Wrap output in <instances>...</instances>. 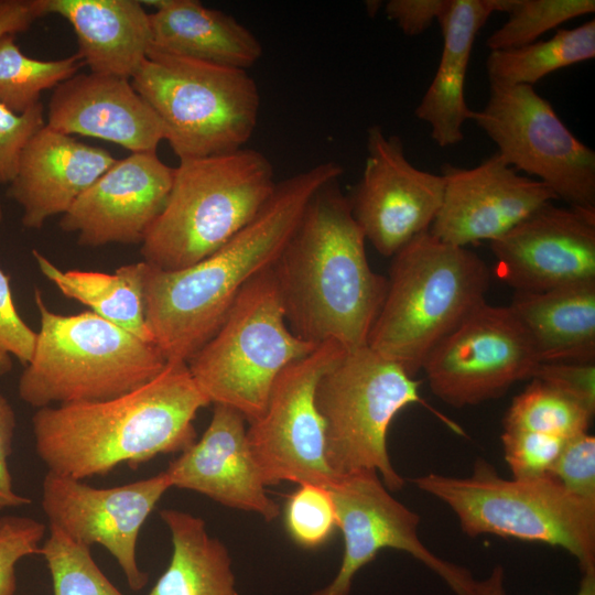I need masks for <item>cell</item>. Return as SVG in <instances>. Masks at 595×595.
<instances>
[{
	"instance_id": "44",
	"label": "cell",
	"mask_w": 595,
	"mask_h": 595,
	"mask_svg": "<svg viewBox=\"0 0 595 595\" xmlns=\"http://www.w3.org/2000/svg\"><path fill=\"white\" fill-rule=\"evenodd\" d=\"M580 588L576 595H595V570L582 573ZM504 569L497 565L490 575L482 581H476L478 595H507L504 586Z\"/></svg>"
},
{
	"instance_id": "10",
	"label": "cell",
	"mask_w": 595,
	"mask_h": 595,
	"mask_svg": "<svg viewBox=\"0 0 595 595\" xmlns=\"http://www.w3.org/2000/svg\"><path fill=\"white\" fill-rule=\"evenodd\" d=\"M419 386L400 365L368 346L347 350L321 377L315 403L324 421L326 456L335 475L375 469L389 490L401 489L404 479L390 461L387 437L394 416L414 403L462 433L420 397Z\"/></svg>"
},
{
	"instance_id": "3",
	"label": "cell",
	"mask_w": 595,
	"mask_h": 595,
	"mask_svg": "<svg viewBox=\"0 0 595 595\" xmlns=\"http://www.w3.org/2000/svg\"><path fill=\"white\" fill-rule=\"evenodd\" d=\"M210 404L187 364L169 360L149 382L100 401L44 407L32 416L35 451L48 472L84 480L196 441L194 420Z\"/></svg>"
},
{
	"instance_id": "43",
	"label": "cell",
	"mask_w": 595,
	"mask_h": 595,
	"mask_svg": "<svg viewBox=\"0 0 595 595\" xmlns=\"http://www.w3.org/2000/svg\"><path fill=\"white\" fill-rule=\"evenodd\" d=\"M43 15V0H0V39L26 31Z\"/></svg>"
},
{
	"instance_id": "16",
	"label": "cell",
	"mask_w": 595,
	"mask_h": 595,
	"mask_svg": "<svg viewBox=\"0 0 595 595\" xmlns=\"http://www.w3.org/2000/svg\"><path fill=\"white\" fill-rule=\"evenodd\" d=\"M366 145L363 174L348 199L366 241L393 257L429 231L442 205L445 178L415 167L401 139L386 136L380 126L368 128Z\"/></svg>"
},
{
	"instance_id": "15",
	"label": "cell",
	"mask_w": 595,
	"mask_h": 595,
	"mask_svg": "<svg viewBox=\"0 0 595 595\" xmlns=\"http://www.w3.org/2000/svg\"><path fill=\"white\" fill-rule=\"evenodd\" d=\"M170 488L165 470L110 488L91 487L47 470L41 505L48 527L82 545L104 547L121 569L130 589L141 591L149 575L137 559L140 530Z\"/></svg>"
},
{
	"instance_id": "42",
	"label": "cell",
	"mask_w": 595,
	"mask_h": 595,
	"mask_svg": "<svg viewBox=\"0 0 595 595\" xmlns=\"http://www.w3.org/2000/svg\"><path fill=\"white\" fill-rule=\"evenodd\" d=\"M15 426L14 409L9 400L0 393V510L31 504V499L14 490L9 469Z\"/></svg>"
},
{
	"instance_id": "36",
	"label": "cell",
	"mask_w": 595,
	"mask_h": 595,
	"mask_svg": "<svg viewBox=\"0 0 595 595\" xmlns=\"http://www.w3.org/2000/svg\"><path fill=\"white\" fill-rule=\"evenodd\" d=\"M45 532V524L34 518L0 517V595H15L17 564L23 558L41 554Z\"/></svg>"
},
{
	"instance_id": "5",
	"label": "cell",
	"mask_w": 595,
	"mask_h": 595,
	"mask_svg": "<svg viewBox=\"0 0 595 595\" xmlns=\"http://www.w3.org/2000/svg\"><path fill=\"white\" fill-rule=\"evenodd\" d=\"M277 183L273 164L255 149L180 160L164 208L141 244L142 261L175 271L203 260L255 218Z\"/></svg>"
},
{
	"instance_id": "7",
	"label": "cell",
	"mask_w": 595,
	"mask_h": 595,
	"mask_svg": "<svg viewBox=\"0 0 595 595\" xmlns=\"http://www.w3.org/2000/svg\"><path fill=\"white\" fill-rule=\"evenodd\" d=\"M412 482L446 504L469 537L491 533L560 547L582 573L595 570V501L573 495L551 475L506 479L477 458L467 477L430 473Z\"/></svg>"
},
{
	"instance_id": "45",
	"label": "cell",
	"mask_w": 595,
	"mask_h": 595,
	"mask_svg": "<svg viewBox=\"0 0 595 595\" xmlns=\"http://www.w3.org/2000/svg\"><path fill=\"white\" fill-rule=\"evenodd\" d=\"M2 218H3V210H2L1 203H0V223H1Z\"/></svg>"
},
{
	"instance_id": "1",
	"label": "cell",
	"mask_w": 595,
	"mask_h": 595,
	"mask_svg": "<svg viewBox=\"0 0 595 595\" xmlns=\"http://www.w3.org/2000/svg\"><path fill=\"white\" fill-rule=\"evenodd\" d=\"M343 173L340 164L326 161L278 182L251 221L187 268L164 271L145 263V323L166 361L187 363L215 334L242 288L274 264L313 195Z\"/></svg>"
},
{
	"instance_id": "9",
	"label": "cell",
	"mask_w": 595,
	"mask_h": 595,
	"mask_svg": "<svg viewBox=\"0 0 595 595\" xmlns=\"http://www.w3.org/2000/svg\"><path fill=\"white\" fill-rule=\"evenodd\" d=\"M317 346L289 328L271 267L242 288L186 364L210 403L229 407L250 423L263 413L278 376Z\"/></svg>"
},
{
	"instance_id": "2",
	"label": "cell",
	"mask_w": 595,
	"mask_h": 595,
	"mask_svg": "<svg viewBox=\"0 0 595 595\" xmlns=\"http://www.w3.org/2000/svg\"><path fill=\"white\" fill-rule=\"evenodd\" d=\"M338 180L313 195L272 271L294 335L354 350L367 346L387 279L368 262L366 238Z\"/></svg>"
},
{
	"instance_id": "11",
	"label": "cell",
	"mask_w": 595,
	"mask_h": 595,
	"mask_svg": "<svg viewBox=\"0 0 595 595\" xmlns=\"http://www.w3.org/2000/svg\"><path fill=\"white\" fill-rule=\"evenodd\" d=\"M473 120L516 171L545 184L569 206L595 209V152L580 141L549 100L528 85H490Z\"/></svg>"
},
{
	"instance_id": "25",
	"label": "cell",
	"mask_w": 595,
	"mask_h": 595,
	"mask_svg": "<svg viewBox=\"0 0 595 595\" xmlns=\"http://www.w3.org/2000/svg\"><path fill=\"white\" fill-rule=\"evenodd\" d=\"M493 14L487 0H451L437 20L443 48L435 75L415 116L431 128V138L445 148L464 139L463 125L469 120L464 86L473 45L479 30Z\"/></svg>"
},
{
	"instance_id": "12",
	"label": "cell",
	"mask_w": 595,
	"mask_h": 595,
	"mask_svg": "<svg viewBox=\"0 0 595 595\" xmlns=\"http://www.w3.org/2000/svg\"><path fill=\"white\" fill-rule=\"evenodd\" d=\"M346 351L327 340L290 364L275 379L263 413L249 423L248 445L266 486L291 482L328 487L337 477L327 461L315 391Z\"/></svg>"
},
{
	"instance_id": "30",
	"label": "cell",
	"mask_w": 595,
	"mask_h": 595,
	"mask_svg": "<svg viewBox=\"0 0 595 595\" xmlns=\"http://www.w3.org/2000/svg\"><path fill=\"white\" fill-rule=\"evenodd\" d=\"M595 408L544 381L531 383L509 407L504 429L523 430L570 440L586 433Z\"/></svg>"
},
{
	"instance_id": "6",
	"label": "cell",
	"mask_w": 595,
	"mask_h": 595,
	"mask_svg": "<svg viewBox=\"0 0 595 595\" xmlns=\"http://www.w3.org/2000/svg\"><path fill=\"white\" fill-rule=\"evenodd\" d=\"M34 302L40 331L18 382L20 399L31 407L115 398L149 382L167 363L154 344L91 311L55 313L40 290Z\"/></svg>"
},
{
	"instance_id": "19",
	"label": "cell",
	"mask_w": 595,
	"mask_h": 595,
	"mask_svg": "<svg viewBox=\"0 0 595 595\" xmlns=\"http://www.w3.org/2000/svg\"><path fill=\"white\" fill-rule=\"evenodd\" d=\"M173 170L156 152L117 160L62 215L60 227L84 247L142 244L166 203Z\"/></svg>"
},
{
	"instance_id": "22",
	"label": "cell",
	"mask_w": 595,
	"mask_h": 595,
	"mask_svg": "<svg viewBox=\"0 0 595 595\" xmlns=\"http://www.w3.org/2000/svg\"><path fill=\"white\" fill-rule=\"evenodd\" d=\"M117 160L105 149L42 127L22 151L8 194L23 210L22 224L41 228L74 202Z\"/></svg>"
},
{
	"instance_id": "28",
	"label": "cell",
	"mask_w": 595,
	"mask_h": 595,
	"mask_svg": "<svg viewBox=\"0 0 595 595\" xmlns=\"http://www.w3.org/2000/svg\"><path fill=\"white\" fill-rule=\"evenodd\" d=\"M32 256L41 273L63 295L89 306L99 317L138 338L152 343L144 316V261L122 266L113 273H105L60 269L35 249Z\"/></svg>"
},
{
	"instance_id": "39",
	"label": "cell",
	"mask_w": 595,
	"mask_h": 595,
	"mask_svg": "<svg viewBox=\"0 0 595 595\" xmlns=\"http://www.w3.org/2000/svg\"><path fill=\"white\" fill-rule=\"evenodd\" d=\"M45 125L41 101L20 115L0 104V184L13 181L23 149Z\"/></svg>"
},
{
	"instance_id": "13",
	"label": "cell",
	"mask_w": 595,
	"mask_h": 595,
	"mask_svg": "<svg viewBox=\"0 0 595 595\" xmlns=\"http://www.w3.org/2000/svg\"><path fill=\"white\" fill-rule=\"evenodd\" d=\"M539 364L509 305L484 303L430 353L422 369L439 399L463 408L504 396L531 379Z\"/></svg>"
},
{
	"instance_id": "32",
	"label": "cell",
	"mask_w": 595,
	"mask_h": 595,
	"mask_svg": "<svg viewBox=\"0 0 595 595\" xmlns=\"http://www.w3.org/2000/svg\"><path fill=\"white\" fill-rule=\"evenodd\" d=\"M41 555L51 575L53 595H125L97 565L89 547L72 541L55 528L48 527Z\"/></svg>"
},
{
	"instance_id": "38",
	"label": "cell",
	"mask_w": 595,
	"mask_h": 595,
	"mask_svg": "<svg viewBox=\"0 0 595 595\" xmlns=\"http://www.w3.org/2000/svg\"><path fill=\"white\" fill-rule=\"evenodd\" d=\"M37 332H34L19 315L10 286L9 277L0 269V376L12 368L11 356L22 365L32 359Z\"/></svg>"
},
{
	"instance_id": "41",
	"label": "cell",
	"mask_w": 595,
	"mask_h": 595,
	"mask_svg": "<svg viewBox=\"0 0 595 595\" xmlns=\"http://www.w3.org/2000/svg\"><path fill=\"white\" fill-rule=\"evenodd\" d=\"M451 0H389L385 4L386 15L401 31L414 36L426 31L447 10Z\"/></svg>"
},
{
	"instance_id": "37",
	"label": "cell",
	"mask_w": 595,
	"mask_h": 595,
	"mask_svg": "<svg viewBox=\"0 0 595 595\" xmlns=\"http://www.w3.org/2000/svg\"><path fill=\"white\" fill-rule=\"evenodd\" d=\"M550 475L573 495L595 501V437L588 432L567 440Z\"/></svg>"
},
{
	"instance_id": "14",
	"label": "cell",
	"mask_w": 595,
	"mask_h": 595,
	"mask_svg": "<svg viewBox=\"0 0 595 595\" xmlns=\"http://www.w3.org/2000/svg\"><path fill=\"white\" fill-rule=\"evenodd\" d=\"M327 488L344 553L335 577L313 595H349L357 572L382 549L409 553L442 577L455 595H478L467 569L436 556L421 542L420 517L390 494L375 469L339 475Z\"/></svg>"
},
{
	"instance_id": "4",
	"label": "cell",
	"mask_w": 595,
	"mask_h": 595,
	"mask_svg": "<svg viewBox=\"0 0 595 595\" xmlns=\"http://www.w3.org/2000/svg\"><path fill=\"white\" fill-rule=\"evenodd\" d=\"M392 258L367 346L414 377L430 353L486 303L490 275L475 252L429 231Z\"/></svg>"
},
{
	"instance_id": "8",
	"label": "cell",
	"mask_w": 595,
	"mask_h": 595,
	"mask_svg": "<svg viewBox=\"0 0 595 595\" xmlns=\"http://www.w3.org/2000/svg\"><path fill=\"white\" fill-rule=\"evenodd\" d=\"M178 160L245 148L258 122L260 93L245 69L150 48L131 78Z\"/></svg>"
},
{
	"instance_id": "31",
	"label": "cell",
	"mask_w": 595,
	"mask_h": 595,
	"mask_svg": "<svg viewBox=\"0 0 595 595\" xmlns=\"http://www.w3.org/2000/svg\"><path fill=\"white\" fill-rule=\"evenodd\" d=\"M85 65L78 54L55 61L25 55L14 35L0 39V104L23 113L40 102L43 91L73 77Z\"/></svg>"
},
{
	"instance_id": "24",
	"label": "cell",
	"mask_w": 595,
	"mask_h": 595,
	"mask_svg": "<svg viewBox=\"0 0 595 595\" xmlns=\"http://www.w3.org/2000/svg\"><path fill=\"white\" fill-rule=\"evenodd\" d=\"M152 48L247 71L262 56L258 37L232 15L196 0H152Z\"/></svg>"
},
{
	"instance_id": "20",
	"label": "cell",
	"mask_w": 595,
	"mask_h": 595,
	"mask_svg": "<svg viewBox=\"0 0 595 595\" xmlns=\"http://www.w3.org/2000/svg\"><path fill=\"white\" fill-rule=\"evenodd\" d=\"M246 419L236 410L214 404L210 422L199 440L181 452L165 469L171 486L202 494L266 521L280 515L268 495L247 441Z\"/></svg>"
},
{
	"instance_id": "27",
	"label": "cell",
	"mask_w": 595,
	"mask_h": 595,
	"mask_svg": "<svg viewBox=\"0 0 595 595\" xmlns=\"http://www.w3.org/2000/svg\"><path fill=\"white\" fill-rule=\"evenodd\" d=\"M172 541L169 565L147 595H240L227 547L187 511H160Z\"/></svg>"
},
{
	"instance_id": "40",
	"label": "cell",
	"mask_w": 595,
	"mask_h": 595,
	"mask_svg": "<svg viewBox=\"0 0 595 595\" xmlns=\"http://www.w3.org/2000/svg\"><path fill=\"white\" fill-rule=\"evenodd\" d=\"M531 379L550 383L595 408V363H540Z\"/></svg>"
},
{
	"instance_id": "34",
	"label": "cell",
	"mask_w": 595,
	"mask_h": 595,
	"mask_svg": "<svg viewBox=\"0 0 595 595\" xmlns=\"http://www.w3.org/2000/svg\"><path fill=\"white\" fill-rule=\"evenodd\" d=\"M284 526L289 537L301 548L316 549L337 529L332 494L326 486L300 484L284 506Z\"/></svg>"
},
{
	"instance_id": "33",
	"label": "cell",
	"mask_w": 595,
	"mask_h": 595,
	"mask_svg": "<svg viewBox=\"0 0 595 595\" xmlns=\"http://www.w3.org/2000/svg\"><path fill=\"white\" fill-rule=\"evenodd\" d=\"M594 11V0H515L507 21L488 36L486 45L490 51L527 45L547 31Z\"/></svg>"
},
{
	"instance_id": "18",
	"label": "cell",
	"mask_w": 595,
	"mask_h": 595,
	"mask_svg": "<svg viewBox=\"0 0 595 595\" xmlns=\"http://www.w3.org/2000/svg\"><path fill=\"white\" fill-rule=\"evenodd\" d=\"M442 174L443 201L429 232L458 247L495 241L558 199L545 184L519 174L497 152L470 169L446 164Z\"/></svg>"
},
{
	"instance_id": "29",
	"label": "cell",
	"mask_w": 595,
	"mask_h": 595,
	"mask_svg": "<svg viewBox=\"0 0 595 595\" xmlns=\"http://www.w3.org/2000/svg\"><path fill=\"white\" fill-rule=\"evenodd\" d=\"M594 56L595 21L591 20L574 29L558 30L549 40L490 51L485 65L490 85L533 86L555 71Z\"/></svg>"
},
{
	"instance_id": "21",
	"label": "cell",
	"mask_w": 595,
	"mask_h": 595,
	"mask_svg": "<svg viewBox=\"0 0 595 595\" xmlns=\"http://www.w3.org/2000/svg\"><path fill=\"white\" fill-rule=\"evenodd\" d=\"M46 126L67 136L106 140L131 153L156 152L164 140L162 122L131 79L91 72L55 87Z\"/></svg>"
},
{
	"instance_id": "23",
	"label": "cell",
	"mask_w": 595,
	"mask_h": 595,
	"mask_svg": "<svg viewBox=\"0 0 595 595\" xmlns=\"http://www.w3.org/2000/svg\"><path fill=\"white\" fill-rule=\"evenodd\" d=\"M45 14L73 28L91 73L131 79L152 46L149 13L137 0H43Z\"/></svg>"
},
{
	"instance_id": "26",
	"label": "cell",
	"mask_w": 595,
	"mask_h": 595,
	"mask_svg": "<svg viewBox=\"0 0 595 595\" xmlns=\"http://www.w3.org/2000/svg\"><path fill=\"white\" fill-rule=\"evenodd\" d=\"M509 307L540 363H595V281L515 293Z\"/></svg>"
},
{
	"instance_id": "17",
	"label": "cell",
	"mask_w": 595,
	"mask_h": 595,
	"mask_svg": "<svg viewBox=\"0 0 595 595\" xmlns=\"http://www.w3.org/2000/svg\"><path fill=\"white\" fill-rule=\"evenodd\" d=\"M497 274L516 293L595 281V209L549 202L490 242Z\"/></svg>"
},
{
	"instance_id": "35",
	"label": "cell",
	"mask_w": 595,
	"mask_h": 595,
	"mask_svg": "<svg viewBox=\"0 0 595 595\" xmlns=\"http://www.w3.org/2000/svg\"><path fill=\"white\" fill-rule=\"evenodd\" d=\"M566 441L543 433L504 429L501 443L512 478L532 479L550 475Z\"/></svg>"
}]
</instances>
